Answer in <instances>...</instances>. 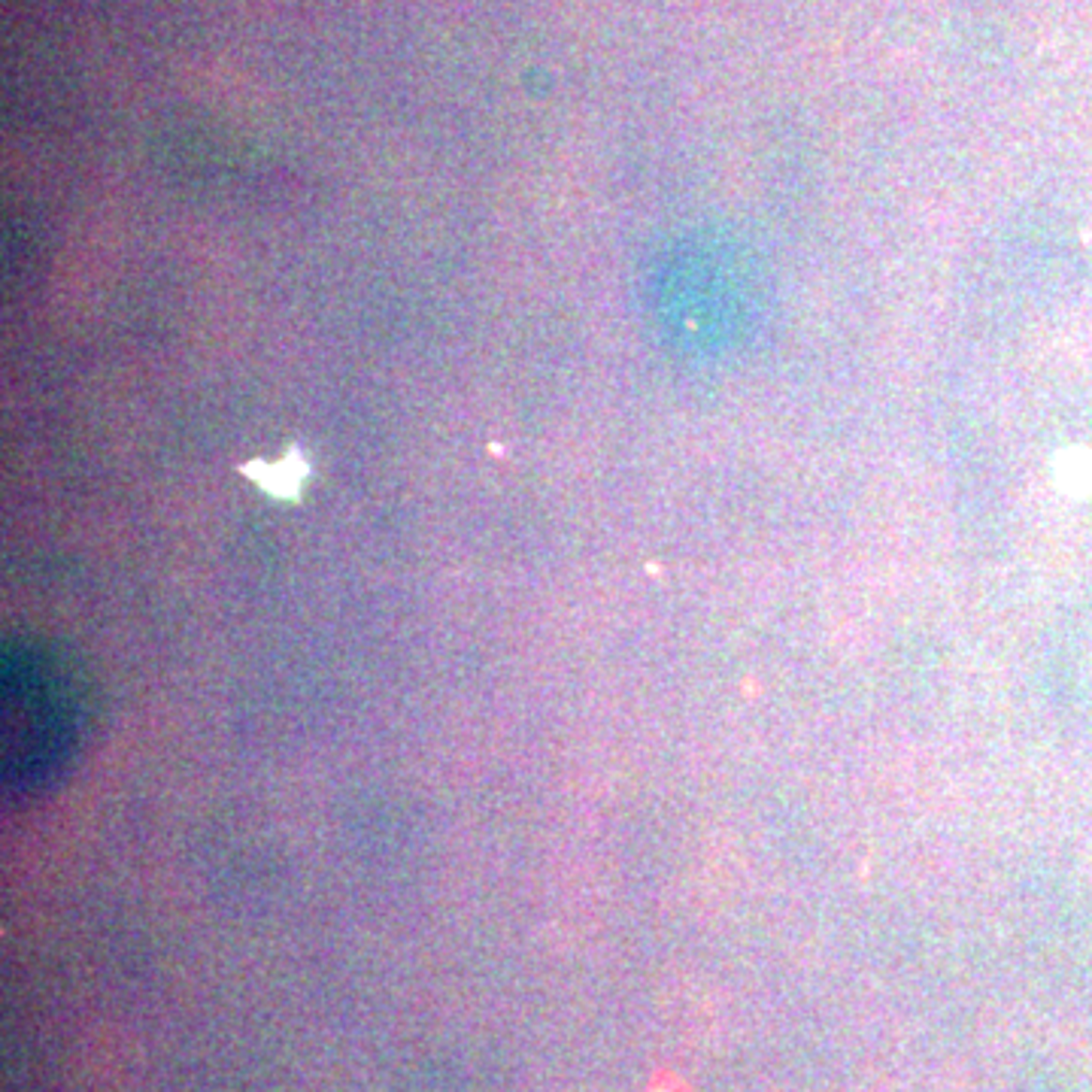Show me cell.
<instances>
[{
    "label": "cell",
    "mask_w": 1092,
    "mask_h": 1092,
    "mask_svg": "<svg viewBox=\"0 0 1092 1092\" xmlns=\"http://www.w3.org/2000/svg\"><path fill=\"white\" fill-rule=\"evenodd\" d=\"M1056 483L1062 492L1086 498L1092 495V453L1089 449H1069L1056 458Z\"/></svg>",
    "instance_id": "7a4b0ae2"
},
{
    "label": "cell",
    "mask_w": 1092,
    "mask_h": 1092,
    "mask_svg": "<svg viewBox=\"0 0 1092 1092\" xmlns=\"http://www.w3.org/2000/svg\"><path fill=\"white\" fill-rule=\"evenodd\" d=\"M46 677H31L24 686L22 677H7L4 683V701H7V719H4V750H7V774L22 780L40 777L46 768L58 765L61 750L70 740L73 726V708L70 692L61 683H43Z\"/></svg>",
    "instance_id": "6da1fadb"
}]
</instances>
